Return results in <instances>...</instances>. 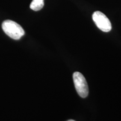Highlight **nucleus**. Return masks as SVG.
<instances>
[{
	"instance_id": "f257e3e1",
	"label": "nucleus",
	"mask_w": 121,
	"mask_h": 121,
	"mask_svg": "<svg viewBox=\"0 0 121 121\" xmlns=\"http://www.w3.org/2000/svg\"><path fill=\"white\" fill-rule=\"evenodd\" d=\"M2 28L6 34L14 40H19L25 34L24 29L19 24L10 20L2 22Z\"/></svg>"
},
{
	"instance_id": "f03ea898",
	"label": "nucleus",
	"mask_w": 121,
	"mask_h": 121,
	"mask_svg": "<svg viewBox=\"0 0 121 121\" xmlns=\"http://www.w3.org/2000/svg\"><path fill=\"white\" fill-rule=\"evenodd\" d=\"M73 80L77 93L80 97L85 98L89 94V88L86 80L81 73L75 72L73 74Z\"/></svg>"
},
{
	"instance_id": "7ed1b4c3",
	"label": "nucleus",
	"mask_w": 121,
	"mask_h": 121,
	"mask_svg": "<svg viewBox=\"0 0 121 121\" xmlns=\"http://www.w3.org/2000/svg\"><path fill=\"white\" fill-rule=\"evenodd\" d=\"M92 17L95 24L102 31L109 32L111 30V22L104 13L100 11H95L93 13Z\"/></svg>"
},
{
	"instance_id": "20e7f679",
	"label": "nucleus",
	"mask_w": 121,
	"mask_h": 121,
	"mask_svg": "<svg viewBox=\"0 0 121 121\" xmlns=\"http://www.w3.org/2000/svg\"><path fill=\"white\" fill-rule=\"evenodd\" d=\"M44 6V0H33L30 5L31 10L34 11H39Z\"/></svg>"
},
{
	"instance_id": "39448f33",
	"label": "nucleus",
	"mask_w": 121,
	"mask_h": 121,
	"mask_svg": "<svg viewBox=\"0 0 121 121\" xmlns=\"http://www.w3.org/2000/svg\"><path fill=\"white\" fill-rule=\"evenodd\" d=\"M75 121L73 120V119H69V120H68V121Z\"/></svg>"
}]
</instances>
